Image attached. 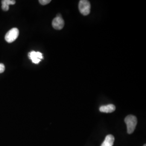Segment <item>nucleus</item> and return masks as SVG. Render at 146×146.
<instances>
[{"label":"nucleus","mask_w":146,"mask_h":146,"mask_svg":"<svg viewBox=\"0 0 146 146\" xmlns=\"http://www.w3.org/2000/svg\"><path fill=\"white\" fill-rule=\"evenodd\" d=\"M51 2L50 0H40L39 2L42 5H46Z\"/></svg>","instance_id":"nucleus-9"},{"label":"nucleus","mask_w":146,"mask_h":146,"mask_svg":"<svg viewBox=\"0 0 146 146\" xmlns=\"http://www.w3.org/2000/svg\"><path fill=\"white\" fill-rule=\"evenodd\" d=\"M115 140L114 136L112 135H108L106 137L104 142L101 146H113Z\"/></svg>","instance_id":"nucleus-7"},{"label":"nucleus","mask_w":146,"mask_h":146,"mask_svg":"<svg viewBox=\"0 0 146 146\" xmlns=\"http://www.w3.org/2000/svg\"><path fill=\"white\" fill-rule=\"evenodd\" d=\"M143 146H146V145H143Z\"/></svg>","instance_id":"nucleus-11"},{"label":"nucleus","mask_w":146,"mask_h":146,"mask_svg":"<svg viewBox=\"0 0 146 146\" xmlns=\"http://www.w3.org/2000/svg\"><path fill=\"white\" fill-rule=\"evenodd\" d=\"M28 56L32 61V62L35 64L39 63L43 58L41 52L35 51H32L31 52H29Z\"/></svg>","instance_id":"nucleus-5"},{"label":"nucleus","mask_w":146,"mask_h":146,"mask_svg":"<svg viewBox=\"0 0 146 146\" xmlns=\"http://www.w3.org/2000/svg\"><path fill=\"white\" fill-rule=\"evenodd\" d=\"M64 26V22L63 20L62 17L60 15L57 16L53 19L52 21V26L55 29L61 30Z\"/></svg>","instance_id":"nucleus-4"},{"label":"nucleus","mask_w":146,"mask_h":146,"mask_svg":"<svg viewBox=\"0 0 146 146\" xmlns=\"http://www.w3.org/2000/svg\"><path fill=\"white\" fill-rule=\"evenodd\" d=\"M125 122L127 127V132L128 134H132L135 129L137 120L135 116L128 115L125 119Z\"/></svg>","instance_id":"nucleus-1"},{"label":"nucleus","mask_w":146,"mask_h":146,"mask_svg":"<svg viewBox=\"0 0 146 146\" xmlns=\"http://www.w3.org/2000/svg\"><path fill=\"white\" fill-rule=\"evenodd\" d=\"M5 70V66L3 63H0V73H3Z\"/></svg>","instance_id":"nucleus-10"},{"label":"nucleus","mask_w":146,"mask_h":146,"mask_svg":"<svg viewBox=\"0 0 146 146\" xmlns=\"http://www.w3.org/2000/svg\"><path fill=\"white\" fill-rule=\"evenodd\" d=\"M19 35V31L16 28H13L7 32L5 36V41L8 43H12L15 41Z\"/></svg>","instance_id":"nucleus-3"},{"label":"nucleus","mask_w":146,"mask_h":146,"mask_svg":"<svg viewBox=\"0 0 146 146\" xmlns=\"http://www.w3.org/2000/svg\"><path fill=\"white\" fill-rule=\"evenodd\" d=\"M115 106L114 104H110L106 106H102L100 107V111L102 113H110L115 111Z\"/></svg>","instance_id":"nucleus-6"},{"label":"nucleus","mask_w":146,"mask_h":146,"mask_svg":"<svg viewBox=\"0 0 146 146\" xmlns=\"http://www.w3.org/2000/svg\"><path fill=\"white\" fill-rule=\"evenodd\" d=\"M91 5L89 1L81 0L78 4V9L83 15H88L90 12Z\"/></svg>","instance_id":"nucleus-2"},{"label":"nucleus","mask_w":146,"mask_h":146,"mask_svg":"<svg viewBox=\"0 0 146 146\" xmlns=\"http://www.w3.org/2000/svg\"><path fill=\"white\" fill-rule=\"evenodd\" d=\"M1 2L2 10L7 11L9 9V5H15L16 1L14 0H3Z\"/></svg>","instance_id":"nucleus-8"}]
</instances>
